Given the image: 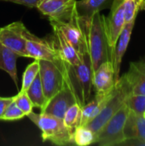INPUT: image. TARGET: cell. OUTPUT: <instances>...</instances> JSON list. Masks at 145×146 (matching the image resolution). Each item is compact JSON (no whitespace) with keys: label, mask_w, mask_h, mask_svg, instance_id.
Listing matches in <instances>:
<instances>
[{"label":"cell","mask_w":145,"mask_h":146,"mask_svg":"<svg viewBox=\"0 0 145 146\" xmlns=\"http://www.w3.org/2000/svg\"><path fill=\"white\" fill-rule=\"evenodd\" d=\"M134 25H135V21L126 23L125 25V27L116 42L114 51H113L111 61H112V63L114 66L115 79L116 82L120 78V71H121L122 58H123V56L126 53V50L128 47Z\"/></svg>","instance_id":"obj_15"},{"label":"cell","mask_w":145,"mask_h":146,"mask_svg":"<svg viewBox=\"0 0 145 146\" xmlns=\"http://www.w3.org/2000/svg\"><path fill=\"white\" fill-rule=\"evenodd\" d=\"M13 101V97L9 98H1L0 97V120L9 104Z\"/></svg>","instance_id":"obj_31"},{"label":"cell","mask_w":145,"mask_h":146,"mask_svg":"<svg viewBox=\"0 0 145 146\" xmlns=\"http://www.w3.org/2000/svg\"><path fill=\"white\" fill-rule=\"evenodd\" d=\"M25 28L21 21H15L0 27V44L16 53L20 57H27L23 34Z\"/></svg>","instance_id":"obj_10"},{"label":"cell","mask_w":145,"mask_h":146,"mask_svg":"<svg viewBox=\"0 0 145 146\" xmlns=\"http://www.w3.org/2000/svg\"><path fill=\"white\" fill-rule=\"evenodd\" d=\"M141 3H142V10L145 9V0H140Z\"/></svg>","instance_id":"obj_32"},{"label":"cell","mask_w":145,"mask_h":146,"mask_svg":"<svg viewBox=\"0 0 145 146\" xmlns=\"http://www.w3.org/2000/svg\"><path fill=\"white\" fill-rule=\"evenodd\" d=\"M81 117H82V110L81 106L79 104H74L68 108L66 111L62 120L67 127V128L71 132L73 131L81 124Z\"/></svg>","instance_id":"obj_22"},{"label":"cell","mask_w":145,"mask_h":146,"mask_svg":"<svg viewBox=\"0 0 145 146\" xmlns=\"http://www.w3.org/2000/svg\"><path fill=\"white\" fill-rule=\"evenodd\" d=\"M115 83V70L111 61L103 62L93 72L92 86L96 94L109 95L113 92Z\"/></svg>","instance_id":"obj_13"},{"label":"cell","mask_w":145,"mask_h":146,"mask_svg":"<svg viewBox=\"0 0 145 146\" xmlns=\"http://www.w3.org/2000/svg\"><path fill=\"white\" fill-rule=\"evenodd\" d=\"M39 72V62L38 60H34L32 63H30L25 69L22 78V85L21 90L26 91L32 82L34 80L36 76Z\"/></svg>","instance_id":"obj_26"},{"label":"cell","mask_w":145,"mask_h":146,"mask_svg":"<svg viewBox=\"0 0 145 146\" xmlns=\"http://www.w3.org/2000/svg\"><path fill=\"white\" fill-rule=\"evenodd\" d=\"M124 134L126 139H138L145 140V117L143 115H137L132 111L129 112L126 119Z\"/></svg>","instance_id":"obj_18"},{"label":"cell","mask_w":145,"mask_h":146,"mask_svg":"<svg viewBox=\"0 0 145 146\" xmlns=\"http://www.w3.org/2000/svg\"><path fill=\"white\" fill-rule=\"evenodd\" d=\"M27 117L40 129L44 142L50 141L56 145H73V133L65 126L63 120L57 116L40 112H31Z\"/></svg>","instance_id":"obj_3"},{"label":"cell","mask_w":145,"mask_h":146,"mask_svg":"<svg viewBox=\"0 0 145 146\" xmlns=\"http://www.w3.org/2000/svg\"><path fill=\"white\" fill-rule=\"evenodd\" d=\"M26 93H27L28 97L30 98V99L33 104V107L39 108L40 110L44 107V105L47 103V100H46L44 93L39 74L36 76L34 80L32 82V84L26 90Z\"/></svg>","instance_id":"obj_21"},{"label":"cell","mask_w":145,"mask_h":146,"mask_svg":"<svg viewBox=\"0 0 145 146\" xmlns=\"http://www.w3.org/2000/svg\"><path fill=\"white\" fill-rule=\"evenodd\" d=\"M76 103V98L66 82L64 87L47 101L44 107L41 110V112L62 119L68 108Z\"/></svg>","instance_id":"obj_12"},{"label":"cell","mask_w":145,"mask_h":146,"mask_svg":"<svg viewBox=\"0 0 145 146\" xmlns=\"http://www.w3.org/2000/svg\"><path fill=\"white\" fill-rule=\"evenodd\" d=\"M123 9L126 24L136 21V17L140 10H142V3L140 0H123Z\"/></svg>","instance_id":"obj_24"},{"label":"cell","mask_w":145,"mask_h":146,"mask_svg":"<svg viewBox=\"0 0 145 146\" xmlns=\"http://www.w3.org/2000/svg\"><path fill=\"white\" fill-rule=\"evenodd\" d=\"M0 1L15 3L21 4V5L29 7V8H36V9L40 2V0H0Z\"/></svg>","instance_id":"obj_29"},{"label":"cell","mask_w":145,"mask_h":146,"mask_svg":"<svg viewBox=\"0 0 145 146\" xmlns=\"http://www.w3.org/2000/svg\"><path fill=\"white\" fill-rule=\"evenodd\" d=\"M13 101L17 105V107L26 115V116H27L32 111L33 104L28 97L26 91L21 90L16 96L13 97Z\"/></svg>","instance_id":"obj_27"},{"label":"cell","mask_w":145,"mask_h":146,"mask_svg":"<svg viewBox=\"0 0 145 146\" xmlns=\"http://www.w3.org/2000/svg\"><path fill=\"white\" fill-rule=\"evenodd\" d=\"M129 112L130 110L127 105L124 104L96 134L95 144L101 146L120 145L126 139L124 127Z\"/></svg>","instance_id":"obj_5"},{"label":"cell","mask_w":145,"mask_h":146,"mask_svg":"<svg viewBox=\"0 0 145 146\" xmlns=\"http://www.w3.org/2000/svg\"><path fill=\"white\" fill-rule=\"evenodd\" d=\"M63 66L66 82L72 90L77 103L82 107L90 100L93 88V69L88 50L79 53V62L77 65L63 61Z\"/></svg>","instance_id":"obj_2"},{"label":"cell","mask_w":145,"mask_h":146,"mask_svg":"<svg viewBox=\"0 0 145 146\" xmlns=\"http://www.w3.org/2000/svg\"><path fill=\"white\" fill-rule=\"evenodd\" d=\"M125 104L127 105L130 111L137 115H144L145 112V95H128Z\"/></svg>","instance_id":"obj_25"},{"label":"cell","mask_w":145,"mask_h":146,"mask_svg":"<svg viewBox=\"0 0 145 146\" xmlns=\"http://www.w3.org/2000/svg\"><path fill=\"white\" fill-rule=\"evenodd\" d=\"M96 134L86 126H79L73 133V143L78 146H87L95 144Z\"/></svg>","instance_id":"obj_23"},{"label":"cell","mask_w":145,"mask_h":146,"mask_svg":"<svg viewBox=\"0 0 145 146\" xmlns=\"http://www.w3.org/2000/svg\"><path fill=\"white\" fill-rule=\"evenodd\" d=\"M117 82L127 95H145V62H131L129 70Z\"/></svg>","instance_id":"obj_11"},{"label":"cell","mask_w":145,"mask_h":146,"mask_svg":"<svg viewBox=\"0 0 145 146\" xmlns=\"http://www.w3.org/2000/svg\"><path fill=\"white\" fill-rule=\"evenodd\" d=\"M50 25L60 30L66 38L72 44L78 53H81L87 48L85 38V33L79 19L77 9L74 10L73 15L65 20H54L49 19Z\"/></svg>","instance_id":"obj_6"},{"label":"cell","mask_w":145,"mask_h":146,"mask_svg":"<svg viewBox=\"0 0 145 146\" xmlns=\"http://www.w3.org/2000/svg\"><path fill=\"white\" fill-rule=\"evenodd\" d=\"M38 74L45 98L48 101L66 84L63 61L59 56L55 61L38 60Z\"/></svg>","instance_id":"obj_4"},{"label":"cell","mask_w":145,"mask_h":146,"mask_svg":"<svg viewBox=\"0 0 145 146\" xmlns=\"http://www.w3.org/2000/svg\"><path fill=\"white\" fill-rule=\"evenodd\" d=\"M144 10H145V9H144Z\"/></svg>","instance_id":"obj_34"},{"label":"cell","mask_w":145,"mask_h":146,"mask_svg":"<svg viewBox=\"0 0 145 146\" xmlns=\"http://www.w3.org/2000/svg\"><path fill=\"white\" fill-rule=\"evenodd\" d=\"M121 145L127 146H145V140L144 139H125Z\"/></svg>","instance_id":"obj_30"},{"label":"cell","mask_w":145,"mask_h":146,"mask_svg":"<svg viewBox=\"0 0 145 146\" xmlns=\"http://www.w3.org/2000/svg\"><path fill=\"white\" fill-rule=\"evenodd\" d=\"M20 56L0 44V69L5 71L12 79L16 87H18V75L16 62Z\"/></svg>","instance_id":"obj_19"},{"label":"cell","mask_w":145,"mask_h":146,"mask_svg":"<svg viewBox=\"0 0 145 146\" xmlns=\"http://www.w3.org/2000/svg\"><path fill=\"white\" fill-rule=\"evenodd\" d=\"M52 27L53 34L51 41L58 53V56L66 62L72 65H77L79 62V54L60 30L56 27Z\"/></svg>","instance_id":"obj_16"},{"label":"cell","mask_w":145,"mask_h":146,"mask_svg":"<svg viewBox=\"0 0 145 146\" xmlns=\"http://www.w3.org/2000/svg\"><path fill=\"white\" fill-rule=\"evenodd\" d=\"M26 115L17 107L14 101H12L9 105L5 110L1 121H18L24 118Z\"/></svg>","instance_id":"obj_28"},{"label":"cell","mask_w":145,"mask_h":146,"mask_svg":"<svg viewBox=\"0 0 145 146\" xmlns=\"http://www.w3.org/2000/svg\"><path fill=\"white\" fill-rule=\"evenodd\" d=\"M127 96V93L123 90L120 84L116 82L110 98L108 100L100 113L93 120H91L86 127L97 134L109 121V120L122 107Z\"/></svg>","instance_id":"obj_7"},{"label":"cell","mask_w":145,"mask_h":146,"mask_svg":"<svg viewBox=\"0 0 145 146\" xmlns=\"http://www.w3.org/2000/svg\"><path fill=\"white\" fill-rule=\"evenodd\" d=\"M23 34L26 40V53L27 57L33 58L34 60L48 61H55L59 57L52 41L40 38L26 28H25Z\"/></svg>","instance_id":"obj_8"},{"label":"cell","mask_w":145,"mask_h":146,"mask_svg":"<svg viewBox=\"0 0 145 146\" xmlns=\"http://www.w3.org/2000/svg\"><path fill=\"white\" fill-rule=\"evenodd\" d=\"M79 19L85 33L88 52L94 72L100 64L112 59V51L105 32L104 15L96 12L89 19L81 17Z\"/></svg>","instance_id":"obj_1"},{"label":"cell","mask_w":145,"mask_h":146,"mask_svg":"<svg viewBox=\"0 0 145 146\" xmlns=\"http://www.w3.org/2000/svg\"><path fill=\"white\" fill-rule=\"evenodd\" d=\"M144 117H145V112H144Z\"/></svg>","instance_id":"obj_33"},{"label":"cell","mask_w":145,"mask_h":146,"mask_svg":"<svg viewBox=\"0 0 145 146\" xmlns=\"http://www.w3.org/2000/svg\"><path fill=\"white\" fill-rule=\"evenodd\" d=\"M113 0H79L76 1V9L79 16L89 19L96 12H100Z\"/></svg>","instance_id":"obj_20"},{"label":"cell","mask_w":145,"mask_h":146,"mask_svg":"<svg viewBox=\"0 0 145 146\" xmlns=\"http://www.w3.org/2000/svg\"><path fill=\"white\" fill-rule=\"evenodd\" d=\"M125 25L126 21L123 9V0H113L110 6V12L109 14V16H104L105 32L109 45L112 51V55L116 42Z\"/></svg>","instance_id":"obj_9"},{"label":"cell","mask_w":145,"mask_h":146,"mask_svg":"<svg viewBox=\"0 0 145 146\" xmlns=\"http://www.w3.org/2000/svg\"><path fill=\"white\" fill-rule=\"evenodd\" d=\"M113 92L109 95L95 94V97L92 100H89L84 106L81 107L82 117L80 126H86L91 120H93L100 113V111L103 110L108 100L110 98Z\"/></svg>","instance_id":"obj_17"},{"label":"cell","mask_w":145,"mask_h":146,"mask_svg":"<svg viewBox=\"0 0 145 146\" xmlns=\"http://www.w3.org/2000/svg\"><path fill=\"white\" fill-rule=\"evenodd\" d=\"M37 9L49 19L65 20L76 9V0H40Z\"/></svg>","instance_id":"obj_14"}]
</instances>
